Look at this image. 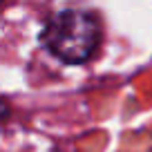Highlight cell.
Returning a JSON list of instances; mask_svg holds the SVG:
<instances>
[{
	"instance_id": "obj_1",
	"label": "cell",
	"mask_w": 152,
	"mask_h": 152,
	"mask_svg": "<svg viewBox=\"0 0 152 152\" xmlns=\"http://www.w3.org/2000/svg\"><path fill=\"white\" fill-rule=\"evenodd\" d=\"M101 20L85 9H63L47 20L40 40L52 56L67 65L87 63L101 47Z\"/></svg>"
},
{
	"instance_id": "obj_2",
	"label": "cell",
	"mask_w": 152,
	"mask_h": 152,
	"mask_svg": "<svg viewBox=\"0 0 152 152\" xmlns=\"http://www.w3.org/2000/svg\"><path fill=\"white\" fill-rule=\"evenodd\" d=\"M9 112H11V107H9V103H7L5 99H0V121H5L7 116H9Z\"/></svg>"
},
{
	"instance_id": "obj_3",
	"label": "cell",
	"mask_w": 152,
	"mask_h": 152,
	"mask_svg": "<svg viewBox=\"0 0 152 152\" xmlns=\"http://www.w3.org/2000/svg\"><path fill=\"white\" fill-rule=\"evenodd\" d=\"M0 2H2V0H0Z\"/></svg>"
}]
</instances>
